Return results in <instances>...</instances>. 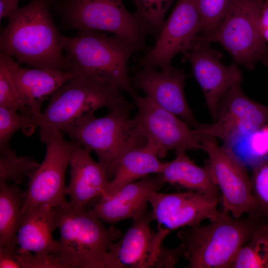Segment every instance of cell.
Returning a JSON list of instances; mask_svg holds the SVG:
<instances>
[{
    "label": "cell",
    "instance_id": "obj_1",
    "mask_svg": "<svg viewBox=\"0 0 268 268\" xmlns=\"http://www.w3.org/2000/svg\"><path fill=\"white\" fill-rule=\"evenodd\" d=\"M0 34V52L34 67L68 70L61 34L46 0H32L7 17Z\"/></svg>",
    "mask_w": 268,
    "mask_h": 268
},
{
    "label": "cell",
    "instance_id": "obj_2",
    "mask_svg": "<svg viewBox=\"0 0 268 268\" xmlns=\"http://www.w3.org/2000/svg\"><path fill=\"white\" fill-rule=\"evenodd\" d=\"M210 221L178 233V247L189 268H230L241 248L265 222L256 210L238 218L221 211Z\"/></svg>",
    "mask_w": 268,
    "mask_h": 268
},
{
    "label": "cell",
    "instance_id": "obj_3",
    "mask_svg": "<svg viewBox=\"0 0 268 268\" xmlns=\"http://www.w3.org/2000/svg\"><path fill=\"white\" fill-rule=\"evenodd\" d=\"M68 70L102 81L134 98L137 96L128 74V63L136 48L115 36L80 30L73 37L61 35Z\"/></svg>",
    "mask_w": 268,
    "mask_h": 268
},
{
    "label": "cell",
    "instance_id": "obj_4",
    "mask_svg": "<svg viewBox=\"0 0 268 268\" xmlns=\"http://www.w3.org/2000/svg\"><path fill=\"white\" fill-rule=\"evenodd\" d=\"M60 230V249L56 256L67 268H106L110 244L124 233L112 225L106 228L91 209H77L69 202L54 207Z\"/></svg>",
    "mask_w": 268,
    "mask_h": 268
},
{
    "label": "cell",
    "instance_id": "obj_5",
    "mask_svg": "<svg viewBox=\"0 0 268 268\" xmlns=\"http://www.w3.org/2000/svg\"><path fill=\"white\" fill-rule=\"evenodd\" d=\"M128 104L109 110L107 115H94L78 122L67 134L74 143L94 151L110 181L123 156L146 140L130 116Z\"/></svg>",
    "mask_w": 268,
    "mask_h": 268
},
{
    "label": "cell",
    "instance_id": "obj_6",
    "mask_svg": "<svg viewBox=\"0 0 268 268\" xmlns=\"http://www.w3.org/2000/svg\"><path fill=\"white\" fill-rule=\"evenodd\" d=\"M128 104L118 88L76 74L50 97L47 108L37 120V126L67 134L80 120L94 115L101 108L111 110Z\"/></svg>",
    "mask_w": 268,
    "mask_h": 268
},
{
    "label": "cell",
    "instance_id": "obj_7",
    "mask_svg": "<svg viewBox=\"0 0 268 268\" xmlns=\"http://www.w3.org/2000/svg\"><path fill=\"white\" fill-rule=\"evenodd\" d=\"M52 4L68 28L111 32L138 51L145 48L147 34L122 0H56Z\"/></svg>",
    "mask_w": 268,
    "mask_h": 268
},
{
    "label": "cell",
    "instance_id": "obj_8",
    "mask_svg": "<svg viewBox=\"0 0 268 268\" xmlns=\"http://www.w3.org/2000/svg\"><path fill=\"white\" fill-rule=\"evenodd\" d=\"M264 0H236L216 31L199 38L217 42L231 56L237 65L248 69L260 62L268 67V46L260 30V17Z\"/></svg>",
    "mask_w": 268,
    "mask_h": 268
},
{
    "label": "cell",
    "instance_id": "obj_9",
    "mask_svg": "<svg viewBox=\"0 0 268 268\" xmlns=\"http://www.w3.org/2000/svg\"><path fill=\"white\" fill-rule=\"evenodd\" d=\"M153 220L151 210L133 221L126 233L110 244L105 259L106 268L175 267L182 258L180 250L163 245L171 231L160 227L155 231L150 226Z\"/></svg>",
    "mask_w": 268,
    "mask_h": 268
},
{
    "label": "cell",
    "instance_id": "obj_10",
    "mask_svg": "<svg viewBox=\"0 0 268 268\" xmlns=\"http://www.w3.org/2000/svg\"><path fill=\"white\" fill-rule=\"evenodd\" d=\"M40 139L46 146L42 163L29 178L25 191L22 212L35 206L55 207L66 201L65 174L73 148L62 132L54 128H40Z\"/></svg>",
    "mask_w": 268,
    "mask_h": 268
},
{
    "label": "cell",
    "instance_id": "obj_11",
    "mask_svg": "<svg viewBox=\"0 0 268 268\" xmlns=\"http://www.w3.org/2000/svg\"><path fill=\"white\" fill-rule=\"evenodd\" d=\"M201 146L208 156L207 162L220 193L222 211L238 218L255 211L252 180L246 165L230 148L219 146L213 136L202 134Z\"/></svg>",
    "mask_w": 268,
    "mask_h": 268
},
{
    "label": "cell",
    "instance_id": "obj_12",
    "mask_svg": "<svg viewBox=\"0 0 268 268\" xmlns=\"http://www.w3.org/2000/svg\"><path fill=\"white\" fill-rule=\"evenodd\" d=\"M134 99L138 108L134 123L159 158L172 150L201 149L202 134L198 130L191 129L185 122L147 96L137 95Z\"/></svg>",
    "mask_w": 268,
    "mask_h": 268
},
{
    "label": "cell",
    "instance_id": "obj_13",
    "mask_svg": "<svg viewBox=\"0 0 268 268\" xmlns=\"http://www.w3.org/2000/svg\"><path fill=\"white\" fill-rule=\"evenodd\" d=\"M241 84L231 87L222 96L213 123L201 124L197 129L202 134L220 139L227 147L261 129L268 122V106L248 97Z\"/></svg>",
    "mask_w": 268,
    "mask_h": 268
},
{
    "label": "cell",
    "instance_id": "obj_14",
    "mask_svg": "<svg viewBox=\"0 0 268 268\" xmlns=\"http://www.w3.org/2000/svg\"><path fill=\"white\" fill-rule=\"evenodd\" d=\"M201 31V18L195 0H178L164 21L154 46L137 60L133 69L147 67L169 69L173 58L178 53L187 52Z\"/></svg>",
    "mask_w": 268,
    "mask_h": 268
},
{
    "label": "cell",
    "instance_id": "obj_15",
    "mask_svg": "<svg viewBox=\"0 0 268 268\" xmlns=\"http://www.w3.org/2000/svg\"><path fill=\"white\" fill-rule=\"evenodd\" d=\"M219 202L220 200L211 196L187 190L170 194L155 192L149 201L158 227L170 231L198 226L205 219L213 220L220 212Z\"/></svg>",
    "mask_w": 268,
    "mask_h": 268
},
{
    "label": "cell",
    "instance_id": "obj_16",
    "mask_svg": "<svg viewBox=\"0 0 268 268\" xmlns=\"http://www.w3.org/2000/svg\"><path fill=\"white\" fill-rule=\"evenodd\" d=\"M209 44L198 37L192 47L183 54V58L192 65L213 121L221 98L231 87L242 83V74L236 63L224 65L221 62L222 53L211 48Z\"/></svg>",
    "mask_w": 268,
    "mask_h": 268
},
{
    "label": "cell",
    "instance_id": "obj_17",
    "mask_svg": "<svg viewBox=\"0 0 268 268\" xmlns=\"http://www.w3.org/2000/svg\"><path fill=\"white\" fill-rule=\"evenodd\" d=\"M186 79L182 70L172 67L160 71L155 67H147L138 71L132 81L158 106L175 114L190 127L198 129L201 124L195 119L184 93Z\"/></svg>",
    "mask_w": 268,
    "mask_h": 268
},
{
    "label": "cell",
    "instance_id": "obj_18",
    "mask_svg": "<svg viewBox=\"0 0 268 268\" xmlns=\"http://www.w3.org/2000/svg\"><path fill=\"white\" fill-rule=\"evenodd\" d=\"M165 184L160 174L147 175L103 198L91 210L102 221L112 225L125 219L136 220L148 212L151 195Z\"/></svg>",
    "mask_w": 268,
    "mask_h": 268
},
{
    "label": "cell",
    "instance_id": "obj_19",
    "mask_svg": "<svg viewBox=\"0 0 268 268\" xmlns=\"http://www.w3.org/2000/svg\"><path fill=\"white\" fill-rule=\"evenodd\" d=\"M73 144L66 195L70 197L72 207L86 209L106 196L110 180L103 167L92 158L90 150Z\"/></svg>",
    "mask_w": 268,
    "mask_h": 268
},
{
    "label": "cell",
    "instance_id": "obj_20",
    "mask_svg": "<svg viewBox=\"0 0 268 268\" xmlns=\"http://www.w3.org/2000/svg\"><path fill=\"white\" fill-rule=\"evenodd\" d=\"M13 76L30 114L37 121L43 102L63 84L75 76L70 70L46 68H23L15 62Z\"/></svg>",
    "mask_w": 268,
    "mask_h": 268
},
{
    "label": "cell",
    "instance_id": "obj_21",
    "mask_svg": "<svg viewBox=\"0 0 268 268\" xmlns=\"http://www.w3.org/2000/svg\"><path fill=\"white\" fill-rule=\"evenodd\" d=\"M57 228L54 207L41 206L26 209L17 235L19 247L16 252L56 256L60 244L54 239L53 232Z\"/></svg>",
    "mask_w": 268,
    "mask_h": 268
},
{
    "label": "cell",
    "instance_id": "obj_22",
    "mask_svg": "<svg viewBox=\"0 0 268 268\" xmlns=\"http://www.w3.org/2000/svg\"><path fill=\"white\" fill-rule=\"evenodd\" d=\"M185 151L176 152L171 161L164 162L160 174L165 184L174 187L201 192L221 201L219 189L208 162L202 167L195 164Z\"/></svg>",
    "mask_w": 268,
    "mask_h": 268
},
{
    "label": "cell",
    "instance_id": "obj_23",
    "mask_svg": "<svg viewBox=\"0 0 268 268\" xmlns=\"http://www.w3.org/2000/svg\"><path fill=\"white\" fill-rule=\"evenodd\" d=\"M159 158L146 142L130 149L120 160L114 177L109 182L105 197L150 174H160L164 163Z\"/></svg>",
    "mask_w": 268,
    "mask_h": 268
},
{
    "label": "cell",
    "instance_id": "obj_24",
    "mask_svg": "<svg viewBox=\"0 0 268 268\" xmlns=\"http://www.w3.org/2000/svg\"><path fill=\"white\" fill-rule=\"evenodd\" d=\"M25 191L17 184L0 183V246L13 252L18 248L17 235L22 218Z\"/></svg>",
    "mask_w": 268,
    "mask_h": 268
},
{
    "label": "cell",
    "instance_id": "obj_25",
    "mask_svg": "<svg viewBox=\"0 0 268 268\" xmlns=\"http://www.w3.org/2000/svg\"><path fill=\"white\" fill-rule=\"evenodd\" d=\"M230 268H268V224L263 222L239 250Z\"/></svg>",
    "mask_w": 268,
    "mask_h": 268
},
{
    "label": "cell",
    "instance_id": "obj_26",
    "mask_svg": "<svg viewBox=\"0 0 268 268\" xmlns=\"http://www.w3.org/2000/svg\"><path fill=\"white\" fill-rule=\"evenodd\" d=\"M40 164L29 156H19L11 147L0 149V183L20 184L29 178Z\"/></svg>",
    "mask_w": 268,
    "mask_h": 268
},
{
    "label": "cell",
    "instance_id": "obj_27",
    "mask_svg": "<svg viewBox=\"0 0 268 268\" xmlns=\"http://www.w3.org/2000/svg\"><path fill=\"white\" fill-rule=\"evenodd\" d=\"M15 62L11 56L0 52V107L30 114L13 78L12 69Z\"/></svg>",
    "mask_w": 268,
    "mask_h": 268
},
{
    "label": "cell",
    "instance_id": "obj_28",
    "mask_svg": "<svg viewBox=\"0 0 268 268\" xmlns=\"http://www.w3.org/2000/svg\"><path fill=\"white\" fill-rule=\"evenodd\" d=\"M135 17L147 34L157 37L164 23V16L174 0H133Z\"/></svg>",
    "mask_w": 268,
    "mask_h": 268
},
{
    "label": "cell",
    "instance_id": "obj_29",
    "mask_svg": "<svg viewBox=\"0 0 268 268\" xmlns=\"http://www.w3.org/2000/svg\"><path fill=\"white\" fill-rule=\"evenodd\" d=\"M236 0H195L201 21L200 36L207 37L217 30Z\"/></svg>",
    "mask_w": 268,
    "mask_h": 268
},
{
    "label": "cell",
    "instance_id": "obj_30",
    "mask_svg": "<svg viewBox=\"0 0 268 268\" xmlns=\"http://www.w3.org/2000/svg\"><path fill=\"white\" fill-rule=\"evenodd\" d=\"M17 110L0 107V149L10 147L12 136L21 129L33 130L37 126V121L31 115L18 114Z\"/></svg>",
    "mask_w": 268,
    "mask_h": 268
},
{
    "label": "cell",
    "instance_id": "obj_31",
    "mask_svg": "<svg viewBox=\"0 0 268 268\" xmlns=\"http://www.w3.org/2000/svg\"><path fill=\"white\" fill-rule=\"evenodd\" d=\"M251 178L256 211L268 224V156L252 167Z\"/></svg>",
    "mask_w": 268,
    "mask_h": 268
},
{
    "label": "cell",
    "instance_id": "obj_32",
    "mask_svg": "<svg viewBox=\"0 0 268 268\" xmlns=\"http://www.w3.org/2000/svg\"><path fill=\"white\" fill-rule=\"evenodd\" d=\"M21 268H67L55 255H39L31 252H16Z\"/></svg>",
    "mask_w": 268,
    "mask_h": 268
},
{
    "label": "cell",
    "instance_id": "obj_33",
    "mask_svg": "<svg viewBox=\"0 0 268 268\" xmlns=\"http://www.w3.org/2000/svg\"><path fill=\"white\" fill-rule=\"evenodd\" d=\"M0 268H21L16 252L0 246Z\"/></svg>",
    "mask_w": 268,
    "mask_h": 268
},
{
    "label": "cell",
    "instance_id": "obj_34",
    "mask_svg": "<svg viewBox=\"0 0 268 268\" xmlns=\"http://www.w3.org/2000/svg\"><path fill=\"white\" fill-rule=\"evenodd\" d=\"M260 30L262 37L268 42V0H264L260 17Z\"/></svg>",
    "mask_w": 268,
    "mask_h": 268
},
{
    "label": "cell",
    "instance_id": "obj_35",
    "mask_svg": "<svg viewBox=\"0 0 268 268\" xmlns=\"http://www.w3.org/2000/svg\"><path fill=\"white\" fill-rule=\"evenodd\" d=\"M18 1L15 0H0V19L8 17L18 8Z\"/></svg>",
    "mask_w": 268,
    "mask_h": 268
},
{
    "label": "cell",
    "instance_id": "obj_36",
    "mask_svg": "<svg viewBox=\"0 0 268 268\" xmlns=\"http://www.w3.org/2000/svg\"><path fill=\"white\" fill-rule=\"evenodd\" d=\"M262 129L265 134L266 140L268 144V126L265 125Z\"/></svg>",
    "mask_w": 268,
    "mask_h": 268
}]
</instances>
